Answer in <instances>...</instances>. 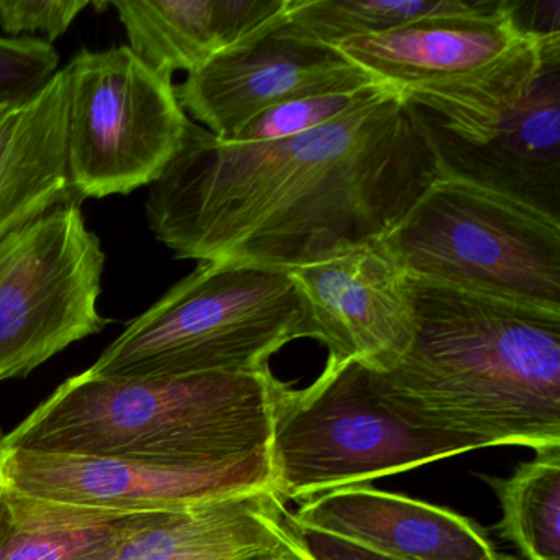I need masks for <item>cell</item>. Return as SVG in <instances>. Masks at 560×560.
I'll use <instances>...</instances> for the list:
<instances>
[{"mask_svg": "<svg viewBox=\"0 0 560 560\" xmlns=\"http://www.w3.org/2000/svg\"><path fill=\"white\" fill-rule=\"evenodd\" d=\"M441 173L421 110L378 84L293 139L222 142L189 124L145 214L176 258L290 270L382 241Z\"/></svg>", "mask_w": 560, "mask_h": 560, "instance_id": "cell-1", "label": "cell"}, {"mask_svg": "<svg viewBox=\"0 0 560 560\" xmlns=\"http://www.w3.org/2000/svg\"><path fill=\"white\" fill-rule=\"evenodd\" d=\"M415 334L375 372L412 421L481 447H560V313L408 277Z\"/></svg>", "mask_w": 560, "mask_h": 560, "instance_id": "cell-2", "label": "cell"}, {"mask_svg": "<svg viewBox=\"0 0 560 560\" xmlns=\"http://www.w3.org/2000/svg\"><path fill=\"white\" fill-rule=\"evenodd\" d=\"M280 380L264 373L61 383L0 447L202 468L268 452Z\"/></svg>", "mask_w": 560, "mask_h": 560, "instance_id": "cell-3", "label": "cell"}, {"mask_svg": "<svg viewBox=\"0 0 560 560\" xmlns=\"http://www.w3.org/2000/svg\"><path fill=\"white\" fill-rule=\"evenodd\" d=\"M334 48L445 136L483 145L560 54V34L524 28L516 2L485 0L475 11L357 35Z\"/></svg>", "mask_w": 560, "mask_h": 560, "instance_id": "cell-4", "label": "cell"}, {"mask_svg": "<svg viewBox=\"0 0 560 560\" xmlns=\"http://www.w3.org/2000/svg\"><path fill=\"white\" fill-rule=\"evenodd\" d=\"M296 339H313V323L287 270L199 261L86 372L116 380L264 373Z\"/></svg>", "mask_w": 560, "mask_h": 560, "instance_id": "cell-5", "label": "cell"}, {"mask_svg": "<svg viewBox=\"0 0 560 560\" xmlns=\"http://www.w3.org/2000/svg\"><path fill=\"white\" fill-rule=\"evenodd\" d=\"M477 448L483 447L475 439L402 415L382 395L369 366L327 362L307 388H278L268 442L270 488L283 503L307 501Z\"/></svg>", "mask_w": 560, "mask_h": 560, "instance_id": "cell-6", "label": "cell"}, {"mask_svg": "<svg viewBox=\"0 0 560 560\" xmlns=\"http://www.w3.org/2000/svg\"><path fill=\"white\" fill-rule=\"evenodd\" d=\"M383 247L409 278L560 313V218L441 173Z\"/></svg>", "mask_w": 560, "mask_h": 560, "instance_id": "cell-7", "label": "cell"}, {"mask_svg": "<svg viewBox=\"0 0 560 560\" xmlns=\"http://www.w3.org/2000/svg\"><path fill=\"white\" fill-rule=\"evenodd\" d=\"M68 172L80 201L152 186L188 132L172 81L129 47L83 50L67 67Z\"/></svg>", "mask_w": 560, "mask_h": 560, "instance_id": "cell-8", "label": "cell"}, {"mask_svg": "<svg viewBox=\"0 0 560 560\" xmlns=\"http://www.w3.org/2000/svg\"><path fill=\"white\" fill-rule=\"evenodd\" d=\"M106 254L80 201L48 209L0 242V383L25 378L103 332Z\"/></svg>", "mask_w": 560, "mask_h": 560, "instance_id": "cell-9", "label": "cell"}, {"mask_svg": "<svg viewBox=\"0 0 560 560\" xmlns=\"http://www.w3.org/2000/svg\"><path fill=\"white\" fill-rule=\"evenodd\" d=\"M376 84L329 45L298 32L287 14L244 44L212 58L175 86L183 110L222 142H234L270 107L319 94L355 93Z\"/></svg>", "mask_w": 560, "mask_h": 560, "instance_id": "cell-10", "label": "cell"}, {"mask_svg": "<svg viewBox=\"0 0 560 560\" xmlns=\"http://www.w3.org/2000/svg\"><path fill=\"white\" fill-rule=\"evenodd\" d=\"M2 485L63 503L126 513H176L270 488L268 452L202 468L0 447ZM271 490V488H270Z\"/></svg>", "mask_w": 560, "mask_h": 560, "instance_id": "cell-11", "label": "cell"}, {"mask_svg": "<svg viewBox=\"0 0 560 560\" xmlns=\"http://www.w3.org/2000/svg\"><path fill=\"white\" fill-rule=\"evenodd\" d=\"M287 271L306 301L313 339L329 350L327 362L386 372L411 346L408 275L382 242Z\"/></svg>", "mask_w": 560, "mask_h": 560, "instance_id": "cell-12", "label": "cell"}, {"mask_svg": "<svg viewBox=\"0 0 560 560\" xmlns=\"http://www.w3.org/2000/svg\"><path fill=\"white\" fill-rule=\"evenodd\" d=\"M291 523L401 560H500L474 521L405 494L355 485L307 500Z\"/></svg>", "mask_w": 560, "mask_h": 560, "instance_id": "cell-13", "label": "cell"}, {"mask_svg": "<svg viewBox=\"0 0 560 560\" xmlns=\"http://www.w3.org/2000/svg\"><path fill=\"white\" fill-rule=\"evenodd\" d=\"M425 122L442 173L490 186L560 218V54L547 60L526 100L490 142L465 145Z\"/></svg>", "mask_w": 560, "mask_h": 560, "instance_id": "cell-14", "label": "cell"}, {"mask_svg": "<svg viewBox=\"0 0 560 560\" xmlns=\"http://www.w3.org/2000/svg\"><path fill=\"white\" fill-rule=\"evenodd\" d=\"M290 0H114L129 48L150 70L172 81L195 73L222 51L280 21Z\"/></svg>", "mask_w": 560, "mask_h": 560, "instance_id": "cell-15", "label": "cell"}, {"mask_svg": "<svg viewBox=\"0 0 560 560\" xmlns=\"http://www.w3.org/2000/svg\"><path fill=\"white\" fill-rule=\"evenodd\" d=\"M67 137V68L27 103L0 109V242L48 209L80 201Z\"/></svg>", "mask_w": 560, "mask_h": 560, "instance_id": "cell-16", "label": "cell"}, {"mask_svg": "<svg viewBox=\"0 0 560 560\" xmlns=\"http://www.w3.org/2000/svg\"><path fill=\"white\" fill-rule=\"evenodd\" d=\"M287 508L268 490L165 513L110 560H267L287 537Z\"/></svg>", "mask_w": 560, "mask_h": 560, "instance_id": "cell-17", "label": "cell"}, {"mask_svg": "<svg viewBox=\"0 0 560 560\" xmlns=\"http://www.w3.org/2000/svg\"><path fill=\"white\" fill-rule=\"evenodd\" d=\"M162 514L63 503L2 485L0 560H110Z\"/></svg>", "mask_w": 560, "mask_h": 560, "instance_id": "cell-18", "label": "cell"}, {"mask_svg": "<svg viewBox=\"0 0 560 560\" xmlns=\"http://www.w3.org/2000/svg\"><path fill=\"white\" fill-rule=\"evenodd\" d=\"M536 452L510 478H483L503 510L500 536L527 560H560V447Z\"/></svg>", "mask_w": 560, "mask_h": 560, "instance_id": "cell-19", "label": "cell"}, {"mask_svg": "<svg viewBox=\"0 0 560 560\" xmlns=\"http://www.w3.org/2000/svg\"><path fill=\"white\" fill-rule=\"evenodd\" d=\"M485 0H290L287 19L298 32L334 45L357 35L378 34L419 19L462 14Z\"/></svg>", "mask_w": 560, "mask_h": 560, "instance_id": "cell-20", "label": "cell"}, {"mask_svg": "<svg viewBox=\"0 0 560 560\" xmlns=\"http://www.w3.org/2000/svg\"><path fill=\"white\" fill-rule=\"evenodd\" d=\"M378 84L343 94H319L278 104L258 114L238 133L234 143H264L293 139L332 122L370 96Z\"/></svg>", "mask_w": 560, "mask_h": 560, "instance_id": "cell-21", "label": "cell"}, {"mask_svg": "<svg viewBox=\"0 0 560 560\" xmlns=\"http://www.w3.org/2000/svg\"><path fill=\"white\" fill-rule=\"evenodd\" d=\"M60 55L37 37H0V109L27 103L57 77Z\"/></svg>", "mask_w": 560, "mask_h": 560, "instance_id": "cell-22", "label": "cell"}, {"mask_svg": "<svg viewBox=\"0 0 560 560\" xmlns=\"http://www.w3.org/2000/svg\"><path fill=\"white\" fill-rule=\"evenodd\" d=\"M90 5V0H0V28L14 37L42 32L54 45Z\"/></svg>", "mask_w": 560, "mask_h": 560, "instance_id": "cell-23", "label": "cell"}, {"mask_svg": "<svg viewBox=\"0 0 560 560\" xmlns=\"http://www.w3.org/2000/svg\"><path fill=\"white\" fill-rule=\"evenodd\" d=\"M287 529L293 546L307 560H401L365 549L359 544L350 542V540L332 536V534L298 526V524L291 523L290 514L287 517ZM500 560L514 559L501 556Z\"/></svg>", "mask_w": 560, "mask_h": 560, "instance_id": "cell-24", "label": "cell"}, {"mask_svg": "<svg viewBox=\"0 0 560 560\" xmlns=\"http://www.w3.org/2000/svg\"><path fill=\"white\" fill-rule=\"evenodd\" d=\"M267 560H307L306 557L303 556V553L300 552V550L296 549V547L293 546V542H291L290 537H288V529H287V537H284L283 544H281L280 547H278L277 550H275L273 553H271L270 557H268Z\"/></svg>", "mask_w": 560, "mask_h": 560, "instance_id": "cell-25", "label": "cell"}, {"mask_svg": "<svg viewBox=\"0 0 560 560\" xmlns=\"http://www.w3.org/2000/svg\"><path fill=\"white\" fill-rule=\"evenodd\" d=\"M0 493H2V477H0Z\"/></svg>", "mask_w": 560, "mask_h": 560, "instance_id": "cell-26", "label": "cell"}]
</instances>
